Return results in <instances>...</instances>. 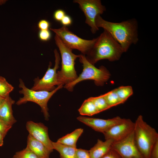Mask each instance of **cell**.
I'll use <instances>...</instances> for the list:
<instances>
[{"instance_id":"1","label":"cell","mask_w":158,"mask_h":158,"mask_svg":"<svg viewBox=\"0 0 158 158\" xmlns=\"http://www.w3.org/2000/svg\"><path fill=\"white\" fill-rule=\"evenodd\" d=\"M95 23L97 28H102L111 35L120 44L124 52L138 42V24L134 18L114 23L107 21L98 15Z\"/></svg>"},{"instance_id":"2","label":"cell","mask_w":158,"mask_h":158,"mask_svg":"<svg viewBox=\"0 0 158 158\" xmlns=\"http://www.w3.org/2000/svg\"><path fill=\"white\" fill-rule=\"evenodd\" d=\"M123 52L120 44L104 30L85 56L87 60L94 65L102 59L111 61L118 60Z\"/></svg>"},{"instance_id":"3","label":"cell","mask_w":158,"mask_h":158,"mask_svg":"<svg viewBox=\"0 0 158 158\" xmlns=\"http://www.w3.org/2000/svg\"><path fill=\"white\" fill-rule=\"evenodd\" d=\"M135 123L134 137L136 145L144 158H150L152 147L158 140V133L144 120L141 115L138 116Z\"/></svg>"},{"instance_id":"4","label":"cell","mask_w":158,"mask_h":158,"mask_svg":"<svg viewBox=\"0 0 158 158\" xmlns=\"http://www.w3.org/2000/svg\"><path fill=\"white\" fill-rule=\"evenodd\" d=\"M55 43L61 55V70L57 72L59 85L70 83L78 77L75 68V61L79 58L80 55H76L72 50L66 47L56 35L54 37Z\"/></svg>"},{"instance_id":"5","label":"cell","mask_w":158,"mask_h":158,"mask_svg":"<svg viewBox=\"0 0 158 158\" xmlns=\"http://www.w3.org/2000/svg\"><path fill=\"white\" fill-rule=\"evenodd\" d=\"M79 58L80 62L83 64V70L75 80L65 85L64 87L68 90L73 91L76 84L85 80H93L96 85L102 86L109 79L110 74L105 67L102 66L99 68H97L89 62L85 56L82 54H80Z\"/></svg>"},{"instance_id":"6","label":"cell","mask_w":158,"mask_h":158,"mask_svg":"<svg viewBox=\"0 0 158 158\" xmlns=\"http://www.w3.org/2000/svg\"><path fill=\"white\" fill-rule=\"evenodd\" d=\"M19 86L21 88L19 93L23 95V97L20 98L16 102L18 105L25 104L28 102H35L39 105L41 109L45 119L48 120L49 117L47 107V103L49 99L58 90L61 88L62 85L58 86L53 91H35L29 89L25 85L21 79H20Z\"/></svg>"},{"instance_id":"7","label":"cell","mask_w":158,"mask_h":158,"mask_svg":"<svg viewBox=\"0 0 158 158\" xmlns=\"http://www.w3.org/2000/svg\"><path fill=\"white\" fill-rule=\"evenodd\" d=\"M50 29L59 37L66 47L71 50L77 49L85 55L97 40V38L91 40H86L80 38L69 30L68 28L65 26L63 25L58 29L50 28Z\"/></svg>"},{"instance_id":"8","label":"cell","mask_w":158,"mask_h":158,"mask_svg":"<svg viewBox=\"0 0 158 158\" xmlns=\"http://www.w3.org/2000/svg\"><path fill=\"white\" fill-rule=\"evenodd\" d=\"M55 57L54 67L51 68L50 62L48 68L43 77L40 79L37 77L34 80L33 87L30 89L35 91H45L50 92L56 88L55 86H59L57 70L59 67L60 57L57 49L54 51Z\"/></svg>"},{"instance_id":"9","label":"cell","mask_w":158,"mask_h":158,"mask_svg":"<svg viewBox=\"0 0 158 158\" xmlns=\"http://www.w3.org/2000/svg\"><path fill=\"white\" fill-rule=\"evenodd\" d=\"M73 2L79 4L85 15V23L90 27L92 33L95 34L99 30L95 24L96 18L106 11L105 7L100 0H74Z\"/></svg>"},{"instance_id":"10","label":"cell","mask_w":158,"mask_h":158,"mask_svg":"<svg viewBox=\"0 0 158 158\" xmlns=\"http://www.w3.org/2000/svg\"><path fill=\"white\" fill-rule=\"evenodd\" d=\"M111 148L121 158H144L135 142L134 131L124 139L113 143Z\"/></svg>"},{"instance_id":"11","label":"cell","mask_w":158,"mask_h":158,"mask_svg":"<svg viewBox=\"0 0 158 158\" xmlns=\"http://www.w3.org/2000/svg\"><path fill=\"white\" fill-rule=\"evenodd\" d=\"M135 122L130 119L124 118L121 122L116 125L103 133L105 140L111 139L114 143L128 136L134 130Z\"/></svg>"},{"instance_id":"12","label":"cell","mask_w":158,"mask_h":158,"mask_svg":"<svg viewBox=\"0 0 158 158\" xmlns=\"http://www.w3.org/2000/svg\"><path fill=\"white\" fill-rule=\"evenodd\" d=\"M77 119L95 130L103 133L114 126L122 122L124 119L118 116L108 119L80 116Z\"/></svg>"},{"instance_id":"13","label":"cell","mask_w":158,"mask_h":158,"mask_svg":"<svg viewBox=\"0 0 158 158\" xmlns=\"http://www.w3.org/2000/svg\"><path fill=\"white\" fill-rule=\"evenodd\" d=\"M26 128L29 134L36 140L43 143L51 152L53 151L52 141L49 138L48 128L47 126L41 123H35L29 121L27 122Z\"/></svg>"},{"instance_id":"14","label":"cell","mask_w":158,"mask_h":158,"mask_svg":"<svg viewBox=\"0 0 158 158\" xmlns=\"http://www.w3.org/2000/svg\"><path fill=\"white\" fill-rule=\"evenodd\" d=\"M15 101L9 96L6 97L0 108V119L8 125L12 127L16 121L14 117L12 105Z\"/></svg>"},{"instance_id":"15","label":"cell","mask_w":158,"mask_h":158,"mask_svg":"<svg viewBox=\"0 0 158 158\" xmlns=\"http://www.w3.org/2000/svg\"><path fill=\"white\" fill-rule=\"evenodd\" d=\"M27 147L39 158H50L51 152L46 147L29 134L27 137Z\"/></svg>"},{"instance_id":"16","label":"cell","mask_w":158,"mask_h":158,"mask_svg":"<svg viewBox=\"0 0 158 158\" xmlns=\"http://www.w3.org/2000/svg\"><path fill=\"white\" fill-rule=\"evenodd\" d=\"M114 141L111 139L104 141L98 139L96 144L89 150L91 158H101L107 154L111 148Z\"/></svg>"},{"instance_id":"17","label":"cell","mask_w":158,"mask_h":158,"mask_svg":"<svg viewBox=\"0 0 158 158\" xmlns=\"http://www.w3.org/2000/svg\"><path fill=\"white\" fill-rule=\"evenodd\" d=\"M83 131V130L82 128L76 129L72 133L59 138L56 142L67 146L76 147L77 141Z\"/></svg>"},{"instance_id":"18","label":"cell","mask_w":158,"mask_h":158,"mask_svg":"<svg viewBox=\"0 0 158 158\" xmlns=\"http://www.w3.org/2000/svg\"><path fill=\"white\" fill-rule=\"evenodd\" d=\"M54 150L60 154V158H76V147L65 145L57 142H52Z\"/></svg>"},{"instance_id":"19","label":"cell","mask_w":158,"mask_h":158,"mask_svg":"<svg viewBox=\"0 0 158 158\" xmlns=\"http://www.w3.org/2000/svg\"><path fill=\"white\" fill-rule=\"evenodd\" d=\"M82 115L92 116L99 113L92 101L88 98L85 100L78 110Z\"/></svg>"},{"instance_id":"20","label":"cell","mask_w":158,"mask_h":158,"mask_svg":"<svg viewBox=\"0 0 158 158\" xmlns=\"http://www.w3.org/2000/svg\"><path fill=\"white\" fill-rule=\"evenodd\" d=\"M103 95L110 108L122 104L115 89Z\"/></svg>"},{"instance_id":"21","label":"cell","mask_w":158,"mask_h":158,"mask_svg":"<svg viewBox=\"0 0 158 158\" xmlns=\"http://www.w3.org/2000/svg\"><path fill=\"white\" fill-rule=\"evenodd\" d=\"M122 104L123 103L133 94V90L130 86H121L115 89Z\"/></svg>"},{"instance_id":"22","label":"cell","mask_w":158,"mask_h":158,"mask_svg":"<svg viewBox=\"0 0 158 158\" xmlns=\"http://www.w3.org/2000/svg\"><path fill=\"white\" fill-rule=\"evenodd\" d=\"M89 98L94 103L99 113L110 108L103 95L98 97H91Z\"/></svg>"},{"instance_id":"23","label":"cell","mask_w":158,"mask_h":158,"mask_svg":"<svg viewBox=\"0 0 158 158\" xmlns=\"http://www.w3.org/2000/svg\"><path fill=\"white\" fill-rule=\"evenodd\" d=\"M14 87L6 80L0 81V96L4 98L9 96L10 93L13 90Z\"/></svg>"},{"instance_id":"24","label":"cell","mask_w":158,"mask_h":158,"mask_svg":"<svg viewBox=\"0 0 158 158\" xmlns=\"http://www.w3.org/2000/svg\"><path fill=\"white\" fill-rule=\"evenodd\" d=\"M12 158H39L27 147L23 150L17 152Z\"/></svg>"},{"instance_id":"25","label":"cell","mask_w":158,"mask_h":158,"mask_svg":"<svg viewBox=\"0 0 158 158\" xmlns=\"http://www.w3.org/2000/svg\"><path fill=\"white\" fill-rule=\"evenodd\" d=\"M38 35L39 39L43 41H48L51 37V33L49 30H40Z\"/></svg>"},{"instance_id":"26","label":"cell","mask_w":158,"mask_h":158,"mask_svg":"<svg viewBox=\"0 0 158 158\" xmlns=\"http://www.w3.org/2000/svg\"><path fill=\"white\" fill-rule=\"evenodd\" d=\"M76 158H91L89 150L82 149L76 148Z\"/></svg>"},{"instance_id":"27","label":"cell","mask_w":158,"mask_h":158,"mask_svg":"<svg viewBox=\"0 0 158 158\" xmlns=\"http://www.w3.org/2000/svg\"><path fill=\"white\" fill-rule=\"evenodd\" d=\"M50 25L49 22L44 19L40 20L37 24L38 27L40 30H48Z\"/></svg>"},{"instance_id":"28","label":"cell","mask_w":158,"mask_h":158,"mask_svg":"<svg viewBox=\"0 0 158 158\" xmlns=\"http://www.w3.org/2000/svg\"><path fill=\"white\" fill-rule=\"evenodd\" d=\"M12 126H9L0 119V132L5 136Z\"/></svg>"},{"instance_id":"29","label":"cell","mask_w":158,"mask_h":158,"mask_svg":"<svg viewBox=\"0 0 158 158\" xmlns=\"http://www.w3.org/2000/svg\"><path fill=\"white\" fill-rule=\"evenodd\" d=\"M101 158H121V157L117 152L111 148L109 151Z\"/></svg>"},{"instance_id":"30","label":"cell","mask_w":158,"mask_h":158,"mask_svg":"<svg viewBox=\"0 0 158 158\" xmlns=\"http://www.w3.org/2000/svg\"><path fill=\"white\" fill-rule=\"evenodd\" d=\"M65 15L64 11L62 10H56L54 14V19L58 21H61Z\"/></svg>"},{"instance_id":"31","label":"cell","mask_w":158,"mask_h":158,"mask_svg":"<svg viewBox=\"0 0 158 158\" xmlns=\"http://www.w3.org/2000/svg\"><path fill=\"white\" fill-rule=\"evenodd\" d=\"M150 158H158V140L156 141L152 147Z\"/></svg>"},{"instance_id":"32","label":"cell","mask_w":158,"mask_h":158,"mask_svg":"<svg viewBox=\"0 0 158 158\" xmlns=\"http://www.w3.org/2000/svg\"><path fill=\"white\" fill-rule=\"evenodd\" d=\"M61 22L63 26H66L71 24L72 20L69 16L65 15L61 20Z\"/></svg>"},{"instance_id":"33","label":"cell","mask_w":158,"mask_h":158,"mask_svg":"<svg viewBox=\"0 0 158 158\" xmlns=\"http://www.w3.org/2000/svg\"><path fill=\"white\" fill-rule=\"evenodd\" d=\"M5 136L0 132V147L2 146L4 144V139Z\"/></svg>"},{"instance_id":"34","label":"cell","mask_w":158,"mask_h":158,"mask_svg":"<svg viewBox=\"0 0 158 158\" xmlns=\"http://www.w3.org/2000/svg\"><path fill=\"white\" fill-rule=\"evenodd\" d=\"M5 98L0 96V108L4 102Z\"/></svg>"},{"instance_id":"35","label":"cell","mask_w":158,"mask_h":158,"mask_svg":"<svg viewBox=\"0 0 158 158\" xmlns=\"http://www.w3.org/2000/svg\"><path fill=\"white\" fill-rule=\"evenodd\" d=\"M6 1V0H0V5L4 4Z\"/></svg>"},{"instance_id":"36","label":"cell","mask_w":158,"mask_h":158,"mask_svg":"<svg viewBox=\"0 0 158 158\" xmlns=\"http://www.w3.org/2000/svg\"><path fill=\"white\" fill-rule=\"evenodd\" d=\"M6 80V79L4 78L2 76H0V81H4Z\"/></svg>"}]
</instances>
